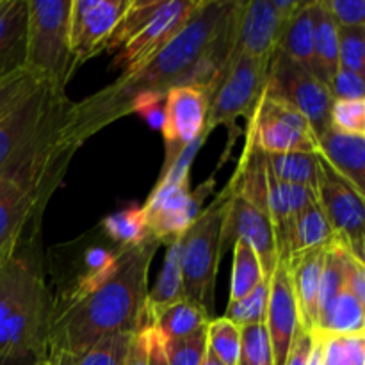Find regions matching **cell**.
Here are the masks:
<instances>
[{
  "label": "cell",
  "mask_w": 365,
  "mask_h": 365,
  "mask_svg": "<svg viewBox=\"0 0 365 365\" xmlns=\"http://www.w3.org/2000/svg\"><path fill=\"white\" fill-rule=\"evenodd\" d=\"M365 303L342 291L317 321L314 334L321 337H355L365 331Z\"/></svg>",
  "instance_id": "obj_24"
},
{
  "label": "cell",
  "mask_w": 365,
  "mask_h": 365,
  "mask_svg": "<svg viewBox=\"0 0 365 365\" xmlns=\"http://www.w3.org/2000/svg\"><path fill=\"white\" fill-rule=\"evenodd\" d=\"M334 100H365V81L362 75L348 70H337L328 84Z\"/></svg>",
  "instance_id": "obj_41"
},
{
  "label": "cell",
  "mask_w": 365,
  "mask_h": 365,
  "mask_svg": "<svg viewBox=\"0 0 365 365\" xmlns=\"http://www.w3.org/2000/svg\"><path fill=\"white\" fill-rule=\"evenodd\" d=\"M163 4L164 0H128L127 9L121 14L113 36L107 41L106 50L123 48L155 16V13L160 9Z\"/></svg>",
  "instance_id": "obj_32"
},
{
  "label": "cell",
  "mask_w": 365,
  "mask_h": 365,
  "mask_svg": "<svg viewBox=\"0 0 365 365\" xmlns=\"http://www.w3.org/2000/svg\"><path fill=\"white\" fill-rule=\"evenodd\" d=\"M43 78L38 75L31 73L29 70L16 71V73L9 75V77L0 78V114L6 113L7 109L20 102L25 95L34 91L39 84H43Z\"/></svg>",
  "instance_id": "obj_39"
},
{
  "label": "cell",
  "mask_w": 365,
  "mask_h": 365,
  "mask_svg": "<svg viewBox=\"0 0 365 365\" xmlns=\"http://www.w3.org/2000/svg\"><path fill=\"white\" fill-rule=\"evenodd\" d=\"M280 182L282 192L285 196V202H287L289 210H291L292 216H298L302 210H305L307 207L312 205V203L317 202V196L312 189L305 187V185L298 184H287V182Z\"/></svg>",
  "instance_id": "obj_44"
},
{
  "label": "cell",
  "mask_w": 365,
  "mask_h": 365,
  "mask_svg": "<svg viewBox=\"0 0 365 365\" xmlns=\"http://www.w3.org/2000/svg\"><path fill=\"white\" fill-rule=\"evenodd\" d=\"M209 351L225 365H239L241 328L227 317H214L207 327Z\"/></svg>",
  "instance_id": "obj_33"
},
{
  "label": "cell",
  "mask_w": 365,
  "mask_h": 365,
  "mask_svg": "<svg viewBox=\"0 0 365 365\" xmlns=\"http://www.w3.org/2000/svg\"><path fill=\"white\" fill-rule=\"evenodd\" d=\"M230 185V202H228L227 217L223 227V245H234L235 241H242L252 246L262 266L264 277L269 278L274 267L278 266V246L274 237L273 223L266 210L259 209L252 202L239 195Z\"/></svg>",
  "instance_id": "obj_12"
},
{
  "label": "cell",
  "mask_w": 365,
  "mask_h": 365,
  "mask_svg": "<svg viewBox=\"0 0 365 365\" xmlns=\"http://www.w3.org/2000/svg\"><path fill=\"white\" fill-rule=\"evenodd\" d=\"M284 25V18L278 14L273 0L242 2L234 52L269 63Z\"/></svg>",
  "instance_id": "obj_16"
},
{
  "label": "cell",
  "mask_w": 365,
  "mask_h": 365,
  "mask_svg": "<svg viewBox=\"0 0 365 365\" xmlns=\"http://www.w3.org/2000/svg\"><path fill=\"white\" fill-rule=\"evenodd\" d=\"M264 93L298 110L309 121L317 141L330 130V109L334 98L328 88L312 71L280 50H274L271 56Z\"/></svg>",
  "instance_id": "obj_6"
},
{
  "label": "cell",
  "mask_w": 365,
  "mask_h": 365,
  "mask_svg": "<svg viewBox=\"0 0 365 365\" xmlns=\"http://www.w3.org/2000/svg\"><path fill=\"white\" fill-rule=\"evenodd\" d=\"M310 4L312 2H307L303 9L285 21L277 50L314 73V25Z\"/></svg>",
  "instance_id": "obj_25"
},
{
  "label": "cell",
  "mask_w": 365,
  "mask_h": 365,
  "mask_svg": "<svg viewBox=\"0 0 365 365\" xmlns=\"http://www.w3.org/2000/svg\"><path fill=\"white\" fill-rule=\"evenodd\" d=\"M344 291L365 303V264L348 252L344 269Z\"/></svg>",
  "instance_id": "obj_43"
},
{
  "label": "cell",
  "mask_w": 365,
  "mask_h": 365,
  "mask_svg": "<svg viewBox=\"0 0 365 365\" xmlns=\"http://www.w3.org/2000/svg\"><path fill=\"white\" fill-rule=\"evenodd\" d=\"M209 103V93L195 86H178L166 91L164 123L160 128L168 146L164 164L171 163L182 148L195 143L196 139H205Z\"/></svg>",
  "instance_id": "obj_11"
},
{
  "label": "cell",
  "mask_w": 365,
  "mask_h": 365,
  "mask_svg": "<svg viewBox=\"0 0 365 365\" xmlns=\"http://www.w3.org/2000/svg\"><path fill=\"white\" fill-rule=\"evenodd\" d=\"M148 365H168L166 355H164L163 339L153 330L150 324V349H148Z\"/></svg>",
  "instance_id": "obj_48"
},
{
  "label": "cell",
  "mask_w": 365,
  "mask_h": 365,
  "mask_svg": "<svg viewBox=\"0 0 365 365\" xmlns=\"http://www.w3.org/2000/svg\"><path fill=\"white\" fill-rule=\"evenodd\" d=\"M266 163L278 180L305 185L317 196L321 175L319 153H266Z\"/></svg>",
  "instance_id": "obj_27"
},
{
  "label": "cell",
  "mask_w": 365,
  "mask_h": 365,
  "mask_svg": "<svg viewBox=\"0 0 365 365\" xmlns=\"http://www.w3.org/2000/svg\"><path fill=\"white\" fill-rule=\"evenodd\" d=\"M196 4L198 0H164L155 16L121 48L123 73L139 70L159 50H163L187 24Z\"/></svg>",
  "instance_id": "obj_13"
},
{
  "label": "cell",
  "mask_w": 365,
  "mask_h": 365,
  "mask_svg": "<svg viewBox=\"0 0 365 365\" xmlns=\"http://www.w3.org/2000/svg\"><path fill=\"white\" fill-rule=\"evenodd\" d=\"M130 337L132 334L113 335L81 355L52 356L46 362L50 365H125Z\"/></svg>",
  "instance_id": "obj_31"
},
{
  "label": "cell",
  "mask_w": 365,
  "mask_h": 365,
  "mask_svg": "<svg viewBox=\"0 0 365 365\" xmlns=\"http://www.w3.org/2000/svg\"><path fill=\"white\" fill-rule=\"evenodd\" d=\"M241 328L239 365H274L266 323L245 324Z\"/></svg>",
  "instance_id": "obj_36"
},
{
  "label": "cell",
  "mask_w": 365,
  "mask_h": 365,
  "mask_svg": "<svg viewBox=\"0 0 365 365\" xmlns=\"http://www.w3.org/2000/svg\"><path fill=\"white\" fill-rule=\"evenodd\" d=\"M314 25V75L328 88L339 70V27L321 0L310 4Z\"/></svg>",
  "instance_id": "obj_22"
},
{
  "label": "cell",
  "mask_w": 365,
  "mask_h": 365,
  "mask_svg": "<svg viewBox=\"0 0 365 365\" xmlns=\"http://www.w3.org/2000/svg\"><path fill=\"white\" fill-rule=\"evenodd\" d=\"M43 291L41 274L31 257L18 253L0 264V321Z\"/></svg>",
  "instance_id": "obj_21"
},
{
  "label": "cell",
  "mask_w": 365,
  "mask_h": 365,
  "mask_svg": "<svg viewBox=\"0 0 365 365\" xmlns=\"http://www.w3.org/2000/svg\"><path fill=\"white\" fill-rule=\"evenodd\" d=\"M148 349H150V324L143 327L135 334H132L128 342L127 359L125 365H148Z\"/></svg>",
  "instance_id": "obj_45"
},
{
  "label": "cell",
  "mask_w": 365,
  "mask_h": 365,
  "mask_svg": "<svg viewBox=\"0 0 365 365\" xmlns=\"http://www.w3.org/2000/svg\"><path fill=\"white\" fill-rule=\"evenodd\" d=\"M29 0H0V78L27 70Z\"/></svg>",
  "instance_id": "obj_20"
},
{
  "label": "cell",
  "mask_w": 365,
  "mask_h": 365,
  "mask_svg": "<svg viewBox=\"0 0 365 365\" xmlns=\"http://www.w3.org/2000/svg\"><path fill=\"white\" fill-rule=\"evenodd\" d=\"M184 235V234H182ZM182 235L173 239L168 245L166 259H164L163 269L157 277L155 285L148 292V303H146V317L152 319L160 310L168 309L173 303L184 299V285H182Z\"/></svg>",
  "instance_id": "obj_23"
},
{
  "label": "cell",
  "mask_w": 365,
  "mask_h": 365,
  "mask_svg": "<svg viewBox=\"0 0 365 365\" xmlns=\"http://www.w3.org/2000/svg\"><path fill=\"white\" fill-rule=\"evenodd\" d=\"M330 128L365 135V100H334L330 109Z\"/></svg>",
  "instance_id": "obj_38"
},
{
  "label": "cell",
  "mask_w": 365,
  "mask_h": 365,
  "mask_svg": "<svg viewBox=\"0 0 365 365\" xmlns=\"http://www.w3.org/2000/svg\"><path fill=\"white\" fill-rule=\"evenodd\" d=\"M250 141L264 153H319L309 121L282 100L264 93L248 118Z\"/></svg>",
  "instance_id": "obj_8"
},
{
  "label": "cell",
  "mask_w": 365,
  "mask_h": 365,
  "mask_svg": "<svg viewBox=\"0 0 365 365\" xmlns=\"http://www.w3.org/2000/svg\"><path fill=\"white\" fill-rule=\"evenodd\" d=\"M324 252L327 246L292 253L289 257L287 269L294 292L302 330L314 334L317 328V299H319L321 274H323Z\"/></svg>",
  "instance_id": "obj_17"
},
{
  "label": "cell",
  "mask_w": 365,
  "mask_h": 365,
  "mask_svg": "<svg viewBox=\"0 0 365 365\" xmlns=\"http://www.w3.org/2000/svg\"><path fill=\"white\" fill-rule=\"evenodd\" d=\"M209 327V324H207ZM207 327L200 328L195 334L180 339L163 341L164 355L168 365H200L209 349Z\"/></svg>",
  "instance_id": "obj_35"
},
{
  "label": "cell",
  "mask_w": 365,
  "mask_h": 365,
  "mask_svg": "<svg viewBox=\"0 0 365 365\" xmlns=\"http://www.w3.org/2000/svg\"><path fill=\"white\" fill-rule=\"evenodd\" d=\"M230 185L192 221L182 235V285L184 299L214 314L217 266L223 253V227L230 202Z\"/></svg>",
  "instance_id": "obj_4"
},
{
  "label": "cell",
  "mask_w": 365,
  "mask_h": 365,
  "mask_svg": "<svg viewBox=\"0 0 365 365\" xmlns=\"http://www.w3.org/2000/svg\"><path fill=\"white\" fill-rule=\"evenodd\" d=\"M241 7L237 0H198L182 31L145 66L71 103L61 130L64 145L75 152L103 127L130 114L132 100L141 93L166 95L171 88L195 86L212 95L234 53Z\"/></svg>",
  "instance_id": "obj_1"
},
{
  "label": "cell",
  "mask_w": 365,
  "mask_h": 365,
  "mask_svg": "<svg viewBox=\"0 0 365 365\" xmlns=\"http://www.w3.org/2000/svg\"><path fill=\"white\" fill-rule=\"evenodd\" d=\"M135 113L152 128L160 130L164 123V95L160 93H141L130 103V114Z\"/></svg>",
  "instance_id": "obj_42"
},
{
  "label": "cell",
  "mask_w": 365,
  "mask_h": 365,
  "mask_svg": "<svg viewBox=\"0 0 365 365\" xmlns=\"http://www.w3.org/2000/svg\"><path fill=\"white\" fill-rule=\"evenodd\" d=\"M267 302H269V280L264 278L245 298L237 299V302H228L227 314L223 317H227L237 327L266 323Z\"/></svg>",
  "instance_id": "obj_34"
},
{
  "label": "cell",
  "mask_w": 365,
  "mask_h": 365,
  "mask_svg": "<svg viewBox=\"0 0 365 365\" xmlns=\"http://www.w3.org/2000/svg\"><path fill=\"white\" fill-rule=\"evenodd\" d=\"M200 365H225V364H221L220 360L216 359V356L212 355V353L209 351V349H207V355L203 356V360H202V364Z\"/></svg>",
  "instance_id": "obj_51"
},
{
  "label": "cell",
  "mask_w": 365,
  "mask_h": 365,
  "mask_svg": "<svg viewBox=\"0 0 365 365\" xmlns=\"http://www.w3.org/2000/svg\"><path fill=\"white\" fill-rule=\"evenodd\" d=\"M314 348V334L302 330L296 335L294 342L291 346V351H289L285 365H307L309 364L310 353Z\"/></svg>",
  "instance_id": "obj_46"
},
{
  "label": "cell",
  "mask_w": 365,
  "mask_h": 365,
  "mask_svg": "<svg viewBox=\"0 0 365 365\" xmlns=\"http://www.w3.org/2000/svg\"><path fill=\"white\" fill-rule=\"evenodd\" d=\"M260 260L252 246L242 241L234 242V264H232L230 302L245 298L264 280ZM269 280V278H267Z\"/></svg>",
  "instance_id": "obj_30"
},
{
  "label": "cell",
  "mask_w": 365,
  "mask_h": 365,
  "mask_svg": "<svg viewBox=\"0 0 365 365\" xmlns=\"http://www.w3.org/2000/svg\"><path fill=\"white\" fill-rule=\"evenodd\" d=\"M41 196L7 178H0V264L16 250L25 223Z\"/></svg>",
  "instance_id": "obj_18"
},
{
  "label": "cell",
  "mask_w": 365,
  "mask_h": 365,
  "mask_svg": "<svg viewBox=\"0 0 365 365\" xmlns=\"http://www.w3.org/2000/svg\"><path fill=\"white\" fill-rule=\"evenodd\" d=\"M27 6L25 68L64 91L75 70L70 48L71 0H29Z\"/></svg>",
  "instance_id": "obj_5"
},
{
  "label": "cell",
  "mask_w": 365,
  "mask_h": 365,
  "mask_svg": "<svg viewBox=\"0 0 365 365\" xmlns=\"http://www.w3.org/2000/svg\"><path fill=\"white\" fill-rule=\"evenodd\" d=\"M319 155L335 173L348 180L360 195L365 185V135L330 128L317 141Z\"/></svg>",
  "instance_id": "obj_19"
},
{
  "label": "cell",
  "mask_w": 365,
  "mask_h": 365,
  "mask_svg": "<svg viewBox=\"0 0 365 365\" xmlns=\"http://www.w3.org/2000/svg\"><path fill=\"white\" fill-rule=\"evenodd\" d=\"M321 157V155H319ZM317 203L334 230L335 239L346 246L353 257L364 262L365 253V205L360 195L348 180L335 173L321 159L317 184Z\"/></svg>",
  "instance_id": "obj_9"
},
{
  "label": "cell",
  "mask_w": 365,
  "mask_h": 365,
  "mask_svg": "<svg viewBox=\"0 0 365 365\" xmlns=\"http://www.w3.org/2000/svg\"><path fill=\"white\" fill-rule=\"evenodd\" d=\"M335 241L334 230L328 225L319 203H312L305 210L294 217V227H292V242L291 255L305 250L328 246Z\"/></svg>",
  "instance_id": "obj_28"
},
{
  "label": "cell",
  "mask_w": 365,
  "mask_h": 365,
  "mask_svg": "<svg viewBox=\"0 0 365 365\" xmlns=\"http://www.w3.org/2000/svg\"><path fill=\"white\" fill-rule=\"evenodd\" d=\"M267 66V61L245 53H232L216 89L210 95L205 134L212 132L217 125L232 128L239 118L252 116L266 89Z\"/></svg>",
  "instance_id": "obj_7"
},
{
  "label": "cell",
  "mask_w": 365,
  "mask_h": 365,
  "mask_svg": "<svg viewBox=\"0 0 365 365\" xmlns=\"http://www.w3.org/2000/svg\"><path fill=\"white\" fill-rule=\"evenodd\" d=\"M307 365H324V337L314 334V348Z\"/></svg>",
  "instance_id": "obj_49"
},
{
  "label": "cell",
  "mask_w": 365,
  "mask_h": 365,
  "mask_svg": "<svg viewBox=\"0 0 365 365\" xmlns=\"http://www.w3.org/2000/svg\"><path fill=\"white\" fill-rule=\"evenodd\" d=\"M45 289L27 303L0 321V360L20 353L46 356V328H48Z\"/></svg>",
  "instance_id": "obj_14"
},
{
  "label": "cell",
  "mask_w": 365,
  "mask_h": 365,
  "mask_svg": "<svg viewBox=\"0 0 365 365\" xmlns=\"http://www.w3.org/2000/svg\"><path fill=\"white\" fill-rule=\"evenodd\" d=\"M128 0H71L70 48L75 68L106 50Z\"/></svg>",
  "instance_id": "obj_10"
},
{
  "label": "cell",
  "mask_w": 365,
  "mask_h": 365,
  "mask_svg": "<svg viewBox=\"0 0 365 365\" xmlns=\"http://www.w3.org/2000/svg\"><path fill=\"white\" fill-rule=\"evenodd\" d=\"M116 262V252H107L103 248H89L86 252V267L88 273H103L109 271Z\"/></svg>",
  "instance_id": "obj_47"
},
{
  "label": "cell",
  "mask_w": 365,
  "mask_h": 365,
  "mask_svg": "<svg viewBox=\"0 0 365 365\" xmlns=\"http://www.w3.org/2000/svg\"><path fill=\"white\" fill-rule=\"evenodd\" d=\"M159 246L150 235L139 245L118 250L109 271H86L56 314H50L45 359L81 355L103 339L146 327L150 266Z\"/></svg>",
  "instance_id": "obj_2"
},
{
  "label": "cell",
  "mask_w": 365,
  "mask_h": 365,
  "mask_svg": "<svg viewBox=\"0 0 365 365\" xmlns=\"http://www.w3.org/2000/svg\"><path fill=\"white\" fill-rule=\"evenodd\" d=\"M339 70L365 73V27H339Z\"/></svg>",
  "instance_id": "obj_37"
},
{
  "label": "cell",
  "mask_w": 365,
  "mask_h": 365,
  "mask_svg": "<svg viewBox=\"0 0 365 365\" xmlns=\"http://www.w3.org/2000/svg\"><path fill=\"white\" fill-rule=\"evenodd\" d=\"M39 360L36 353H20V355L7 356L0 360V365H34Z\"/></svg>",
  "instance_id": "obj_50"
},
{
  "label": "cell",
  "mask_w": 365,
  "mask_h": 365,
  "mask_svg": "<svg viewBox=\"0 0 365 365\" xmlns=\"http://www.w3.org/2000/svg\"><path fill=\"white\" fill-rule=\"evenodd\" d=\"M102 228L114 242L120 245V248H130L150 237L145 210L135 203L109 214L102 221Z\"/></svg>",
  "instance_id": "obj_29"
},
{
  "label": "cell",
  "mask_w": 365,
  "mask_h": 365,
  "mask_svg": "<svg viewBox=\"0 0 365 365\" xmlns=\"http://www.w3.org/2000/svg\"><path fill=\"white\" fill-rule=\"evenodd\" d=\"M210 319L212 317L207 316L205 310L200 309L198 305L187 302V299H180L155 314L150 319V324L163 341H171V339H180L195 334L200 328L207 327Z\"/></svg>",
  "instance_id": "obj_26"
},
{
  "label": "cell",
  "mask_w": 365,
  "mask_h": 365,
  "mask_svg": "<svg viewBox=\"0 0 365 365\" xmlns=\"http://www.w3.org/2000/svg\"><path fill=\"white\" fill-rule=\"evenodd\" d=\"M337 27H365L364 0H321Z\"/></svg>",
  "instance_id": "obj_40"
},
{
  "label": "cell",
  "mask_w": 365,
  "mask_h": 365,
  "mask_svg": "<svg viewBox=\"0 0 365 365\" xmlns=\"http://www.w3.org/2000/svg\"><path fill=\"white\" fill-rule=\"evenodd\" d=\"M34 365H50L48 362H46V359H39L38 360V362H36Z\"/></svg>",
  "instance_id": "obj_52"
},
{
  "label": "cell",
  "mask_w": 365,
  "mask_h": 365,
  "mask_svg": "<svg viewBox=\"0 0 365 365\" xmlns=\"http://www.w3.org/2000/svg\"><path fill=\"white\" fill-rule=\"evenodd\" d=\"M71 102L43 82L0 114V178L38 191L66 159L61 128Z\"/></svg>",
  "instance_id": "obj_3"
},
{
  "label": "cell",
  "mask_w": 365,
  "mask_h": 365,
  "mask_svg": "<svg viewBox=\"0 0 365 365\" xmlns=\"http://www.w3.org/2000/svg\"><path fill=\"white\" fill-rule=\"evenodd\" d=\"M266 328L269 334L271 349H273V364L285 365L292 342H294L296 335L302 331L291 277H289L285 262H278L271 274Z\"/></svg>",
  "instance_id": "obj_15"
}]
</instances>
